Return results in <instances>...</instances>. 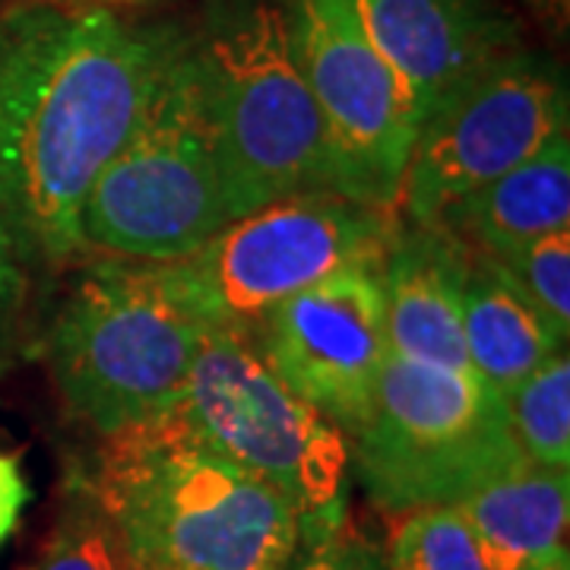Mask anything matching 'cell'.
Here are the masks:
<instances>
[{
    "label": "cell",
    "mask_w": 570,
    "mask_h": 570,
    "mask_svg": "<svg viewBox=\"0 0 570 570\" xmlns=\"http://www.w3.org/2000/svg\"><path fill=\"white\" fill-rule=\"evenodd\" d=\"M171 32L58 0L0 10V225L32 269L86 254V197L140 118Z\"/></svg>",
    "instance_id": "cell-1"
},
{
    "label": "cell",
    "mask_w": 570,
    "mask_h": 570,
    "mask_svg": "<svg viewBox=\"0 0 570 570\" xmlns=\"http://www.w3.org/2000/svg\"><path fill=\"white\" fill-rule=\"evenodd\" d=\"M137 570H285L298 513L168 412L102 438L86 466Z\"/></svg>",
    "instance_id": "cell-2"
},
{
    "label": "cell",
    "mask_w": 570,
    "mask_h": 570,
    "mask_svg": "<svg viewBox=\"0 0 570 570\" xmlns=\"http://www.w3.org/2000/svg\"><path fill=\"white\" fill-rule=\"evenodd\" d=\"M190 39L204 73L228 223L298 194L330 190L358 200L292 55L285 0H223L204 32Z\"/></svg>",
    "instance_id": "cell-3"
},
{
    "label": "cell",
    "mask_w": 570,
    "mask_h": 570,
    "mask_svg": "<svg viewBox=\"0 0 570 570\" xmlns=\"http://www.w3.org/2000/svg\"><path fill=\"white\" fill-rule=\"evenodd\" d=\"M223 181L194 39L175 29L146 102L82 206V247L134 264H171L223 225Z\"/></svg>",
    "instance_id": "cell-4"
},
{
    "label": "cell",
    "mask_w": 570,
    "mask_h": 570,
    "mask_svg": "<svg viewBox=\"0 0 570 570\" xmlns=\"http://www.w3.org/2000/svg\"><path fill=\"white\" fill-rule=\"evenodd\" d=\"M204 336L153 264L102 257L67 288L48 326V365L67 409L111 438L178 403Z\"/></svg>",
    "instance_id": "cell-5"
},
{
    "label": "cell",
    "mask_w": 570,
    "mask_h": 570,
    "mask_svg": "<svg viewBox=\"0 0 570 570\" xmlns=\"http://www.w3.org/2000/svg\"><path fill=\"white\" fill-rule=\"evenodd\" d=\"M168 415L206 448L279 491L298 513L302 549L348 523V438L285 387L250 340L206 333Z\"/></svg>",
    "instance_id": "cell-6"
},
{
    "label": "cell",
    "mask_w": 570,
    "mask_h": 570,
    "mask_svg": "<svg viewBox=\"0 0 570 570\" xmlns=\"http://www.w3.org/2000/svg\"><path fill=\"white\" fill-rule=\"evenodd\" d=\"M400 213L346 194H298L223 225L171 264H153L165 292L206 333L254 340L266 317L352 261L384 257Z\"/></svg>",
    "instance_id": "cell-7"
},
{
    "label": "cell",
    "mask_w": 570,
    "mask_h": 570,
    "mask_svg": "<svg viewBox=\"0 0 570 570\" xmlns=\"http://www.w3.org/2000/svg\"><path fill=\"white\" fill-rule=\"evenodd\" d=\"M352 479L387 513L453 508L523 453L504 400L475 377L390 352L367 415L348 438Z\"/></svg>",
    "instance_id": "cell-8"
},
{
    "label": "cell",
    "mask_w": 570,
    "mask_h": 570,
    "mask_svg": "<svg viewBox=\"0 0 570 570\" xmlns=\"http://www.w3.org/2000/svg\"><path fill=\"white\" fill-rule=\"evenodd\" d=\"M568 108V77L551 58L523 45L501 55L419 124L400 219L438 225L466 194L564 134Z\"/></svg>",
    "instance_id": "cell-9"
},
{
    "label": "cell",
    "mask_w": 570,
    "mask_h": 570,
    "mask_svg": "<svg viewBox=\"0 0 570 570\" xmlns=\"http://www.w3.org/2000/svg\"><path fill=\"white\" fill-rule=\"evenodd\" d=\"M292 55L358 200L400 213V190L415 142L406 92L371 45L348 0H285Z\"/></svg>",
    "instance_id": "cell-10"
},
{
    "label": "cell",
    "mask_w": 570,
    "mask_h": 570,
    "mask_svg": "<svg viewBox=\"0 0 570 570\" xmlns=\"http://www.w3.org/2000/svg\"><path fill=\"white\" fill-rule=\"evenodd\" d=\"M381 261H352L307 285L276 307L250 340L285 387L346 438L367 415L390 355Z\"/></svg>",
    "instance_id": "cell-11"
},
{
    "label": "cell",
    "mask_w": 570,
    "mask_h": 570,
    "mask_svg": "<svg viewBox=\"0 0 570 570\" xmlns=\"http://www.w3.org/2000/svg\"><path fill=\"white\" fill-rule=\"evenodd\" d=\"M406 92L415 130L491 61L520 48L504 0H348Z\"/></svg>",
    "instance_id": "cell-12"
},
{
    "label": "cell",
    "mask_w": 570,
    "mask_h": 570,
    "mask_svg": "<svg viewBox=\"0 0 570 570\" xmlns=\"http://www.w3.org/2000/svg\"><path fill=\"white\" fill-rule=\"evenodd\" d=\"M466 264L469 247L448 228L400 219L381 261L393 355L472 377L463 346Z\"/></svg>",
    "instance_id": "cell-13"
},
{
    "label": "cell",
    "mask_w": 570,
    "mask_h": 570,
    "mask_svg": "<svg viewBox=\"0 0 570 570\" xmlns=\"http://www.w3.org/2000/svg\"><path fill=\"white\" fill-rule=\"evenodd\" d=\"M453 508L463 513L489 570H549L568 554L570 472L520 456Z\"/></svg>",
    "instance_id": "cell-14"
},
{
    "label": "cell",
    "mask_w": 570,
    "mask_h": 570,
    "mask_svg": "<svg viewBox=\"0 0 570 570\" xmlns=\"http://www.w3.org/2000/svg\"><path fill=\"white\" fill-rule=\"evenodd\" d=\"M570 223V130L551 137L508 175L482 184L441 216V228L475 254L508 261Z\"/></svg>",
    "instance_id": "cell-15"
},
{
    "label": "cell",
    "mask_w": 570,
    "mask_h": 570,
    "mask_svg": "<svg viewBox=\"0 0 570 570\" xmlns=\"http://www.w3.org/2000/svg\"><path fill=\"white\" fill-rule=\"evenodd\" d=\"M463 346L472 377L508 396L558 348H568L504 266L469 250L463 279Z\"/></svg>",
    "instance_id": "cell-16"
},
{
    "label": "cell",
    "mask_w": 570,
    "mask_h": 570,
    "mask_svg": "<svg viewBox=\"0 0 570 570\" xmlns=\"http://www.w3.org/2000/svg\"><path fill=\"white\" fill-rule=\"evenodd\" d=\"M26 570H137L118 523L82 463L63 475L61 504L36 564Z\"/></svg>",
    "instance_id": "cell-17"
},
{
    "label": "cell",
    "mask_w": 570,
    "mask_h": 570,
    "mask_svg": "<svg viewBox=\"0 0 570 570\" xmlns=\"http://www.w3.org/2000/svg\"><path fill=\"white\" fill-rule=\"evenodd\" d=\"M517 450L546 469H570V358L558 348L504 396Z\"/></svg>",
    "instance_id": "cell-18"
},
{
    "label": "cell",
    "mask_w": 570,
    "mask_h": 570,
    "mask_svg": "<svg viewBox=\"0 0 570 570\" xmlns=\"http://www.w3.org/2000/svg\"><path fill=\"white\" fill-rule=\"evenodd\" d=\"M384 558L387 570H489L475 535L456 508L400 513Z\"/></svg>",
    "instance_id": "cell-19"
},
{
    "label": "cell",
    "mask_w": 570,
    "mask_h": 570,
    "mask_svg": "<svg viewBox=\"0 0 570 570\" xmlns=\"http://www.w3.org/2000/svg\"><path fill=\"white\" fill-rule=\"evenodd\" d=\"M523 288L551 333L568 346L570 336V228L535 238L508 261H498Z\"/></svg>",
    "instance_id": "cell-20"
},
{
    "label": "cell",
    "mask_w": 570,
    "mask_h": 570,
    "mask_svg": "<svg viewBox=\"0 0 570 570\" xmlns=\"http://www.w3.org/2000/svg\"><path fill=\"white\" fill-rule=\"evenodd\" d=\"M32 266L26 264L20 247L0 225V365L13 352L26 326L29 295H32Z\"/></svg>",
    "instance_id": "cell-21"
},
{
    "label": "cell",
    "mask_w": 570,
    "mask_h": 570,
    "mask_svg": "<svg viewBox=\"0 0 570 570\" xmlns=\"http://www.w3.org/2000/svg\"><path fill=\"white\" fill-rule=\"evenodd\" d=\"M285 570H387L384 551L374 549L362 535L348 532V523L330 539L298 549Z\"/></svg>",
    "instance_id": "cell-22"
},
{
    "label": "cell",
    "mask_w": 570,
    "mask_h": 570,
    "mask_svg": "<svg viewBox=\"0 0 570 570\" xmlns=\"http://www.w3.org/2000/svg\"><path fill=\"white\" fill-rule=\"evenodd\" d=\"M32 498L29 479L22 475L20 456L0 450V549L20 527V517Z\"/></svg>",
    "instance_id": "cell-23"
},
{
    "label": "cell",
    "mask_w": 570,
    "mask_h": 570,
    "mask_svg": "<svg viewBox=\"0 0 570 570\" xmlns=\"http://www.w3.org/2000/svg\"><path fill=\"white\" fill-rule=\"evenodd\" d=\"M67 7H105V10H127V7H142V3H153V0H58Z\"/></svg>",
    "instance_id": "cell-24"
},
{
    "label": "cell",
    "mask_w": 570,
    "mask_h": 570,
    "mask_svg": "<svg viewBox=\"0 0 570 570\" xmlns=\"http://www.w3.org/2000/svg\"><path fill=\"white\" fill-rule=\"evenodd\" d=\"M549 570H570V558H568V554H564L561 561H554V564H551Z\"/></svg>",
    "instance_id": "cell-25"
}]
</instances>
